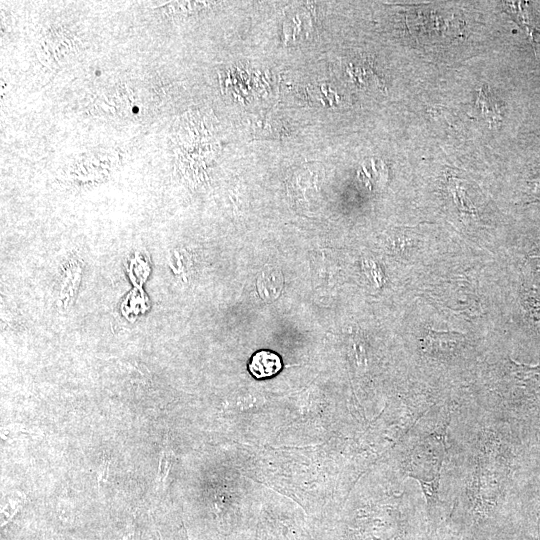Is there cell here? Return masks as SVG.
I'll return each mask as SVG.
<instances>
[{
  "label": "cell",
  "mask_w": 540,
  "mask_h": 540,
  "mask_svg": "<svg viewBox=\"0 0 540 540\" xmlns=\"http://www.w3.org/2000/svg\"><path fill=\"white\" fill-rule=\"evenodd\" d=\"M429 540H443V539L440 537V535L436 531L429 534Z\"/></svg>",
  "instance_id": "7"
},
{
  "label": "cell",
  "mask_w": 540,
  "mask_h": 540,
  "mask_svg": "<svg viewBox=\"0 0 540 540\" xmlns=\"http://www.w3.org/2000/svg\"><path fill=\"white\" fill-rule=\"evenodd\" d=\"M464 340L459 332H445L429 330L423 339V350L436 353H450L454 351Z\"/></svg>",
  "instance_id": "3"
},
{
  "label": "cell",
  "mask_w": 540,
  "mask_h": 540,
  "mask_svg": "<svg viewBox=\"0 0 540 540\" xmlns=\"http://www.w3.org/2000/svg\"><path fill=\"white\" fill-rule=\"evenodd\" d=\"M519 527L515 540H540V509Z\"/></svg>",
  "instance_id": "4"
},
{
  "label": "cell",
  "mask_w": 540,
  "mask_h": 540,
  "mask_svg": "<svg viewBox=\"0 0 540 540\" xmlns=\"http://www.w3.org/2000/svg\"><path fill=\"white\" fill-rule=\"evenodd\" d=\"M282 368V361L278 354L261 350L256 352L248 365L250 373L257 379L268 378L276 375Z\"/></svg>",
  "instance_id": "2"
},
{
  "label": "cell",
  "mask_w": 540,
  "mask_h": 540,
  "mask_svg": "<svg viewBox=\"0 0 540 540\" xmlns=\"http://www.w3.org/2000/svg\"><path fill=\"white\" fill-rule=\"evenodd\" d=\"M172 459L173 454L171 453L170 449L165 445L159 462L158 477L160 482L165 481L166 476L172 465Z\"/></svg>",
  "instance_id": "5"
},
{
  "label": "cell",
  "mask_w": 540,
  "mask_h": 540,
  "mask_svg": "<svg viewBox=\"0 0 540 540\" xmlns=\"http://www.w3.org/2000/svg\"><path fill=\"white\" fill-rule=\"evenodd\" d=\"M445 453V432L430 434L414 448L411 471H409L408 476L416 481L440 479Z\"/></svg>",
  "instance_id": "1"
},
{
  "label": "cell",
  "mask_w": 540,
  "mask_h": 540,
  "mask_svg": "<svg viewBox=\"0 0 540 540\" xmlns=\"http://www.w3.org/2000/svg\"><path fill=\"white\" fill-rule=\"evenodd\" d=\"M109 466H110V461L109 460H105L100 469H99V473H98V484L99 486H101L103 483H105L108 479V471H109Z\"/></svg>",
  "instance_id": "6"
}]
</instances>
